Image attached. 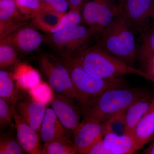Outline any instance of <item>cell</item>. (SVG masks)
<instances>
[{
    "mask_svg": "<svg viewBox=\"0 0 154 154\" xmlns=\"http://www.w3.org/2000/svg\"><path fill=\"white\" fill-rule=\"evenodd\" d=\"M149 95V91L143 88H114L77 105L82 120L91 119L102 123L122 117L133 103Z\"/></svg>",
    "mask_w": 154,
    "mask_h": 154,
    "instance_id": "1",
    "label": "cell"
},
{
    "mask_svg": "<svg viewBox=\"0 0 154 154\" xmlns=\"http://www.w3.org/2000/svg\"><path fill=\"white\" fill-rule=\"evenodd\" d=\"M134 34V30L120 9L111 24L97 38V45L111 55L134 66L137 62Z\"/></svg>",
    "mask_w": 154,
    "mask_h": 154,
    "instance_id": "2",
    "label": "cell"
},
{
    "mask_svg": "<svg viewBox=\"0 0 154 154\" xmlns=\"http://www.w3.org/2000/svg\"><path fill=\"white\" fill-rule=\"evenodd\" d=\"M75 58L86 71L97 78L116 79L131 74L146 79L140 69L126 63L97 45L88 48Z\"/></svg>",
    "mask_w": 154,
    "mask_h": 154,
    "instance_id": "3",
    "label": "cell"
},
{
    "mask_svg": "<svg viewBox=\"0 0 154 154\" xmlns=\"http://www.w3.org/2000/svg\"><path fill=\"white\" fill-rule=\"evenodd\" d=\"M69 73L73 85L79 96L77 103L99 96L110 89L125 88L127 85L124 78L103 79L89 74L75 58H60Z\"/></svg>",
    "mask_w": 154,
    "mask_h": 154,
    "instance_id": "4",
    "label": "cell"
},
{
    "mask_svg": "<svg viewBox=\"0 0 154 154\" xmlns=\"http://www.w3.org/2000/svg\"><path fill=\"white\" fill-rule=\"evenodd\" d=\"M93 38L88 27L80 25L51 33L48 41L61 58H75L90 47Z\"/></svg>",
    "mask_w": 154,
    "mask_h": 154,
    "instance_id": "5",
    "label": "cell"
},
{
    "mask_svg": "<svg viewBox=\"0 0 154 154\" xmlns=\"http://www.w3.org/2000/svg\"><path fill=\"white\" fill-rule=\"evenodd\" d=\"M82 22L94 38H98L120 11L119 4L108 0H93L82 7Z\"/></svg>",
    "mask_w": 154,
    "mask_h": 154,
    "instance_id": "6",
    "label": "cell"
},
{
    "mask_svg": "<svg viewBox=\"0 0 154 154\" xmlns=\"http://www.w3.org/2000/svg\"><path fill=\"white\" fill-rule=\"evenodd\" d=\"M39 65L48 84L54 91L79 101V95L68 70L60 58L51 54L43 55L39 59Z\"/></svg>",
    "mask_w": 154,
    "mask_h": 154,
    "instance_id": "7",
    "label": "cell"
},
{
    "mask_svg": "<svg viewBox=\"0 0 154 154\" xmlns=\"http://www.w3.org/2000/svg\"><path fill=\"white\" fill-rule=\"evenodd\" d=\"M119 5L135 33L140 34L154 24V0H125Z\"/></svg>",
    "mask_w": 154,
    "mask_h": 154,
    "instance_id": "8",
    "label": "cell"
},
{
    "mask_svg": "<svg viewBox=\"0 0 154 154\" xmlns=\"http://www.w3.org/2000/svg\"><path fill=\"white\" fill-rule=\"evenodd\" d=\"M75 99L59 94H54L51 103V108L63 126L69 132L74 133L79 126L81 114Z\"/></svg>",
    "mask_w": 154,
    "mask_h": 154,
    "instance_id": "9",
    "label": "cell"
},
{
    "mask_svg": "<svg viewBox=\"0 0 154 154\" xmlns=\"http://www.w3.org/2000/svg\"><path fill=\"white\" fill-rule=\"evenodd\" d=\"M103 143L108 154H131L137 151L133 134L123 132L118 134L115 132L109 121L102 122Z\"/></svg>",
    "mask_w": 154,
    "mask_h": 154,
    "instance_id": "10",
    "label": "cell"
},
{
    "mask_svg": "<svg viewBox=\"0 0 154 154\" xmlns=\"http://www.w3.org/2000/svg\"><path fill=\"white\" fill-rule=\"evenodd\" d=\"M46 105L36 101L30 95L19 96L14 105L17 114L37 132H39Z\"/></svg>",
    "mask_w": 154,
    "mask_h": 154,
    "instance_id": "11",
    "label": "cell"
},
{
    "mask_svg": "<svg viewBox=\"0 0 154 154\" xmlns=\"http://www.w3.org/2000/svg\"><path fill=\"white\" fill-rule=\"evenodd\" d=\"M73 134V143L78 153L87 154L91 147L103 137V125L96 120H82Z\"/></svg>",
    "mask_w": 154,
    "mask_h": 154,
    "instance_id": "12",
    "label": "cell"
},
{
    "mask_svg": "<svg viewBox=\"0 0 154 154\" xmlns=\"http://www.w3.org/2000/svg\"><path fill=\"white\" fill-rule=\"evenodd\" d=\"M42 37L32 27L21 26L14 32L1 39V44L12 45L22 52L29 53L39 47Z\"/></svg>",
    "mask_w": 154,
    "mask_h": 154,
    "instance_id": "13",
    "label": "cell"
},
{
    "mask_svg": "<svg viewBox=\"0 0 154 154\" xmlns=\"http://www.w3.org/2000/svg\"><path fill=\"white\" fill-rule=\"evenodd\" d=\"M15 128L17 131V139L26 152L30 154H41L39 137L33 129L16 113L13 106Z\"/></svg>",
    "mask_w": 154,
    "mask_h": 154,
    "instance_id": "14",
    "label": "cell"
},
{
    "mask_svg": "<svg viewBox=\"0 0 154 154\" xmlns=\"http://www.w3.org/2000/svg\"><path fill=\"white\" fill-rule=\"evenodd\" d=\"M40 136L44 143L70 139V132L63 126L51 108L47 107L40 128Z\"/></svg>",
    "mask_w": 154,
    "mask_h": 154,
    "instance_id": "15",
    "label": "cell"
},
{
    "mask_svg": "<svg viewBox=\"0 0 154 154\" xmlns=\"http://www.w3.org/2000/svg\"><path fill=\"white\" fill-rule=\"evenodd\" d=\"M154 98L150 94L139 99L128 107L122 122L124 132L133 134L138 123L149 109Z\"/></svg>",
    "mask_w": 154,
    "mask_h": 154,
    "instance_id": "16",
    "label": "cell"
},
{
    "mask_svg": "<svg viewBox=\"0 0 154 154\" xmlns=\"http://www.w3.org/2000/svg\"><path fill=\"white\" fill-rule=\"evenodd\" d=\"M19 11L15 0H0V38L1 39L22 26L16 22Z\"/></svg>",
    "mask_w": 154,
    "mask_h": 154,
    "instance_id": "17",
    "label": "cell"
},
{
    "mask_svg": "<svg viewBox=\"0 0 154 154\" xmlns=\"http://www.w3.org/2000/svg\"><path fill=\"white\" fill-rule=\"evenodd\" d=\"M137 150L154 139V98L151 106L135 128L133 133Z\"/></svg>",
    "mask_w": 154,
    "mask_h": 154,
    "instance_id": "18",
    "label": "cell"
},
{
    "mask_svg": "<svg viewBox=\"0 0 154 154\" xmlns=\"http://www.w3.org/2000/svg\"><path fill=\"white\" fill-rule=\"evenodd\" d=\"M12 76L18 87L28 91L41 82L39 73L26 64H18Z\"/></svg>",
    "mask_w": 154,
    "mask_h": 154,
    "instance_id": "19",
    "label": "cell"
},
{
    "mask_svg": "<svg viewBox=\"0 0 154 154\" xmlns=\"http://www.w3.org/2000/svg\"><path fill=\"white\" fill-rule=\"evenodd\" d=\"M65 14L47 8L32 17L31 24L35 28L50 33L59 25Z\"/></svg>",
    "mask_w": 154,
    "mask_h": 154,
    "instance_id": "20",
    "label": "cell"
},
{
    "mask_svg": "<svg viewBox=\"0 0 154 154\" xmlns=\"http://www.w3.org/2000/svg\"><path fill=\"white\" fill-rule=\"evenodd\" d=\"M137 60L147 79L154 82V52L137 45Z\"/></svg>",
    "mask_w": 154,
    "mask_h": 154,
    "instance_id": "21",
    "label": "cell"
},
{
    "mask_svg": "<svg viewBox=\"0 0 154 154\" xmlns=\"http://www.w3.org/2000/svg\"><path fill=\"white\" fill-rule=\"evenodd\" d=\"M12 75L6 71H0V98L6 99L13 105L16 102L17 90Z\"/></svg>",
    "mask_w": 154,
    "mask_h": 154,
    "instance_id": "22",
    "label": "cell"
},
{
    "mask_svg": "<svg viewBox=\"0 0 154 154\" xmlns=\"http://www.w3.org/2000/svg\"><path fill=\"white\" fill-rule=\"evenodd\" d=\"M43 154H78L74 144L70 139L60 140L45 143L42 149Z\"/></svg>",
    "mask_w": 154,
    "mask_h": 154,
    "instance_id": "23",
    "label": "cell"
},
{
    "mask_svg": "<svg viewBox=\"0 0 154 154\" xmlns=\"http://www.w3.org/2000/svg\"><path fill=\"white\" fill-rule=\"evenodd\" d=\"M53 89L49 84L42 82L28 90V94L36 101L47 105L51 102L54 97Z\"/></svg>",
    "mask_w": 154,
    "mask_h": 154,
    "instance_id": "24",
    "label": "cell"
},
{
    "mask_svg": "<svg viewBox=\"0 0 154 154\" xmlns=\"http://www.w3.org/2000/svg\"><path fill=\"white\" fill-rule=\"evenodd\" d=\"M17 8L22 14L32 18L42 10L49 8L45 2L38 0H15Z\"/></svg>",
    "mask_w": 154,
    "mask_h": 154,
    "instance_id": "25",
    "label": "cell"
},
{
    "mask_svg": "<svg viewBox=\"0 0 154 154\" xmlns=\"http://www.w3.org/2000/svg\"><path fill=\"white\" fill-rule=\"evenodd\" d=\"M19 62L18 55L15 48L10 45H0L1 69L13 66Z\"/></svg>",
    "mask_w": 154,
    "mask_h": 154,
    "instance_id": "26",
    "label": "cell"
},
{
    "mask_svg": "<svg viewBox=\"0 0 154 154\" xmlns=\"http://www.w3.org/2000/svg\"><path fill=\"white\" fill-rule=\"evenodd\" d=\"M82 22L81 11L79 10H70L69 13L64 15L61 21L57 27L51 30V33H57L80 25Z\"/></svg>",
    "mask_w": 154,
    "mask_h": 154,
    "instance_id": "27",
    "label": "cell"
},
{
    "mask_svg": "<svg viewBox=\"0 0 154 154\" xmlns=\"http://www.w3.org/2000/svg\"><path fill=\"white\" fill-rule=\"evenodd\" d=\"M14 105L6 99L0 98V125L1 128L9 126L15 128L14 119Z\"/></svg>",
    "mask_w": 154,
    "mask_h": 154,
    "instance_id": "28",
    "label": "cell"
},
{
    "mask_svg": "<svg viewBox=\"0 0 154 154\" xmlns=\"http://www.w3.org/2000/svg\"><path fill=\"white\" fill-rule=\"evenodd\" d=\"M25 152L17 139L12 138L1 137L0 154H22Z\"/></svg>",
    "mask_w": 154,
    "mask_h": 154,
    "instance_id": "29",
    "label": "cell"
},
{
    "mask_svg": "<svg viewBox=\"0 0 154 154\" xmlns=\"http://www.w3.org/2000/svg\"><path fill=\"white\" fill-rule=\"evenodd\" d=\"M137 45L154 52V24L141 33L137 41Z\"/></svg>",
    "mask_w": 154,
    "mask_h": 154,
    "instance_id": "30",
    "label": "cell"
},
{
    "mask_svg": "<svg viewBox=\"0 0 154 154\" xmlns=\"http://www.w3.org/2000/svg\"><path fill=\"white\" fill-rule=\"evenodd\" d=\"M51 9L60 13H64L69 7L68 0H45Z\"/></svg>",
    "mask_w": 154,
    "mask_h": 154,
    "instance_id": "31",
    "label": "cell"
},
{
    "mask_svg": "<svg viewBox=\"0 0 154 154\" xmlns=\"http://www.w3.org/2000/svg\"><path fill=\"white\" fill-rule=\"evenodd\" d=\"M103 138L96 142L88 151L87 154H108L104 146Z\"/></svg>",
    "mask_w": 154,
    "mask_h": 154,
    "instance_id": "32",
    "label": "cell"
},
{
    "mask_svg": "<svg viewBox=\"0 0 154 154\" xmlns=\"http://www.w3.org/2000/svg\"><path fill=\"white\" fill-rule=\"evenodd\" d=\"M70 10H76L81 11L83 4L85 0H68Z\"/></svg>",
    "mask_w": 154,
    "mask_h": 154,
    "instance_id": "33",
    "label": "cell"
},
{
    "mask_svg": "<svg viewBox=\"0 0 154 154\" xmlns=\"http://www.w3.org/2000/svg\"><path fill=\"white\" fill-rule=\"evenodd\" d=\"M143 154H154V141L144 151Z\"/></svg>",
    "mask_w": 154,
    "mask_h": 154,
    "instance_id": "34",
    "label": "cell"
},
{
    "mask_svg": "<svg viewBox=\"0 0 154 154\" xmlns=\"http://www.w3.org/2000/svg\"><path fill=\"white\" fill-rule=\"evenodd\" d=\"M108 1H111V2H113L116 3V2L117 0H108ZM119 3H120V0H119Z\"/></svg>",
    "mask_w": 154,
    "mask_h": 154,
    "instance_id": "35",
    "label": "cell"
},
{
    "mask_svg": "<svg viewBox=\"0 0 154 154\" xmlns=\"http://www.w3.org/2000/svg\"><path fill=\"white\" fill-rule=\"evenodd\" d=\"M125 0H120V3H119V4H121L122 2H124Z\"/></svg>",
    "mask_w": 154,
    "mask_h": 154,
    "instance_id": "36",
    "label": "cell"
},
{
    "mask_svg": "<svg viewBox=\"0 0 154 154\" xmlns=\"http://www.w3.org/2000/svg\"><path fill=\"white\" fill-rule=\"evenodd\" d=\"M38 1H40V2H42V1H44L45 0H38Z\"/></svg>",
    "mask_w": 154,
    "mask_h": 154,
    "instance_id": "37",
    "label": "cell"
}]
</instances>
